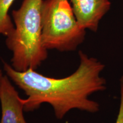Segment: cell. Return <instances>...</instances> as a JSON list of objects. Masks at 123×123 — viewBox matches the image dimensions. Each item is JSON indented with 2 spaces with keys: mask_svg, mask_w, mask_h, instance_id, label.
Segmentation results:
<instances>
[{
  "mask_svg": "<svg viewBox=\"0 0 123 123\" xmlns=\"http://www.w3.org/2000/svg\"><path fill=\"white\" fill-rule=\"evenodd\" d=\"M78 54V67L62 78L45 76L33 69L17 71L9 63L3 62L5 74L27 96L22 99L25 112H33L43 104H48L55 117L62 120L74 110L91 113L99 111L100 104L90 97L107 88V81L101 75L105 65L82 51Z\"/></svg>",
  "mask_w": 123,
  "mask_h": 123,
  "instance_id": "obj_1",
  "label": "cell"
},
{
  "mask_svg": "<svg viewBox=\"0 0 123 123\" xmlns=\"http://www.w3.org/2000/svg\"><path fill=\"white\" fill-rule=\"evenodd\" d=\"M44 0H24L12 12L14 29L6 37L5 44L12 52L10 65L17 71L36 70L48 58L43 44L42 9Z\"/></svg>",
  "mask_w": 123,
  "mask_h": 123,
  "instance_id": "obj_2",
  "label": "cell"
},
{
  "mask_svg": "<svg viewBox=\"0 0 123 123\" xmlns=\"http://www.w3.org/2000/svg\"><path fill=\"white\" fill-rule=\"evenodd\" d=\"M41 14L47 50L74 51L85 40L86 30L78 24L69 0H44Z\"/></svg>",
  "mask_w": 123,
  "mask_h": 123,
  "instance_id": "obj_3",
  "label": "cell"
},
{
  "mask_svg": "<svg viewBox=\"0 0 123 123\" xmlns=\"http://www.w3.org/2000/svg\"><path fill=\"white\" fill-rule=\"evenodd\" d=\"M81 28L96 32L103 17L111 7L110 0H69Z\"/></svg>",
  "mask_w": 123,
  "mask_h": 123,
  "instance_id": "obj_4",
  "label": "cell"
},
{
  "mask_svg": "<svg viewBox=\"0 0 123 123\" xmlns=\"http://www.w3.org/2000/svg\"><path fill=\"white\" fill-rule=\"evenodd\" d=\"M0 123H27L25 119L22 98L10 78L4 74L0 83Z\"/></svg>",
  "mask_w": 123,
  "mask_h": 123,
  "instance_id": "obj_5",
  "label": "cell"
},
{
  "mask_svg": "<svg viewBox=\"0 0 123 123\" xmlns=\"http://www.w3.org/2000/svg\"><path fill=\"white\" fill-rule=\"evenodd\" d=\"M15 0H0V35H8L14 29L9 10Z\"/></svg>",
  "mask_w": 123,
  "mask_h": 123,
  "instance_id": "obj_6",
  "label": "cell"
},
{
  "mask_svg": "<svg viewBox=\"0 0 123 123\" xmlns=\"http://www.w3.org/2000/svg\"><path fill=\"white\" fill-rule=\"evenodd\" d=\"M120 102L119 113L116 123H123V75L120 79Z\"/></svg>",
  "mask_w": 123,
  "mask_h": 123,
  "instance_id": "obj_7",
  "label": "cell"
},
{
  "mask_svg": "<svg viewBox=\"0 0 123 123\" xmlns=\"http://www.w3.org/2000/svg\"><path fill=\"white\" fill-rule=\"evenodd\" d=\"M4 74H3L2 69H1V67H0V83H1V79H2V76H4Z\"/></svg>",
  "mask_w": 123,
  "mask_h": 123,
  "instance_id": "obj_8",
  "label": "cell"
}]
</instances>
